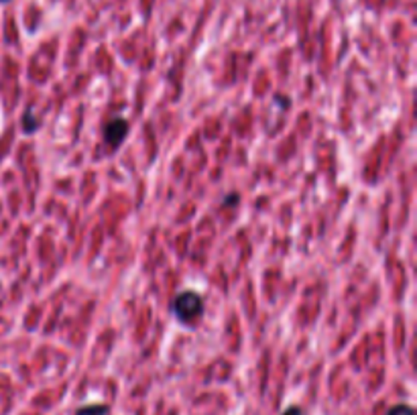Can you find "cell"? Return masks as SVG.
<instances>
[{
	"mask_svg": "<svg viewBox=\"0 0 417 415\" xmlns=\"http://www.w3.org/2000/svg\"><path fill=\"white\" fill-rule=\"evenodd\" d=\"M173 314L182 323H196L204 314V301L198 293H179L173 299Z\"/></svg>",
	"mask_w": 417,
	"mask_h": 415,
	"instance_id": "6da1fadb",
	"label": "cell"
},
{
	"mask_svg": "<svg viewBox=\"0 0 417 415\" xmlns=\"http://www.w3.org/2000/svg\"><path fill=\"white\" fill-rule=\"evenodd\" d=\"M128 133V123L124 118H114L104 126V140L109 143L110 147H118L123 143V138Z\"/></svg>",
	"mask_w": 417,
	"mask_h": 415,
	"instance_id": "7a4b0ae2",
	"label": "cell"
},
{
	"mask_svg": "<svg viewBox=\"0 0 417 415\" xmlns=\"http://www.w3.org/2000/svg\"><path fill=\"white\" fill-rule=\"evenodd\" d=\"M109 414V407L106 405H88V407H82L77 415H106Z\"/></svg>",
	"mask_w": 417,
	"mask_h": 415,
	"instance_id": "3957f363",
	"label": "cell"
},
{
	"mask_svg": "<svg viewBox=\"0 0 417 415\" xmlns=\"http://www.w3.org/2000/svg\"><path fill=\"white\" fill-rule=\"evenodd\" d=\"M23 124H25V131H27V133H35L37 126H39V121H35L33 112H27V114L23 116Z\"/></svg>",
	"mask_w": 417,
	"mask_h": 415,
	"instance_id": "277c9868",
	"label": "cell"
},
{
	"mask_svg": "<svg viewBox=\"0 0 417 415\" xmlns=\"http://www.w3.org/2000/svg\"><path fill=\"white\" fill-rule=\"evenodd\" d=\"M389 415H413V409H411L409 405H395V407L389 411Z\"/></svg>",
	"mask_w": 417,
	"mask_h": 415,
	"instance_id": "5b68a950",
	"label": "cell"
},
{
	"mask_svg": "<svg viewBox=\"0 0 417 415\" xmlns=\"http://www.w3.org/2000/svg\"><path fill=\"white\" fill-rule=\"evenodd\" d=\"M283 415H301V411H299L297 407H289V409H287Z\"/></svg>",
	"mask_w": 417,
	"mask_h": 415,
	"instance_id": "8992f818",
	"label": "cell"
},
{
	"mask_svg": "<svg viewBox=\"0 0 417 415\" xmlns=\"http://www.w3.org/2000/svg\"><path fill=\"white\" fill-rule=\"evenodd\" d=\"M2 2H4V0H2Z\"/></svg>",
	"mask_w": 417,
	"mask_h": 415,
	"instance_id": "52a82bcc",
	"label": "cell"
}]
</instances>
